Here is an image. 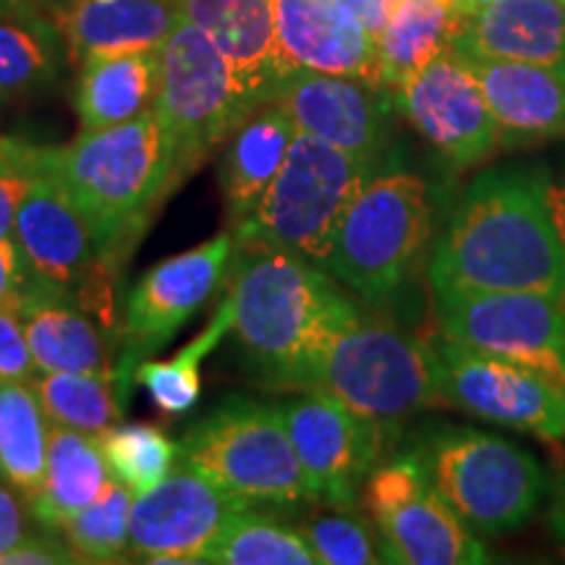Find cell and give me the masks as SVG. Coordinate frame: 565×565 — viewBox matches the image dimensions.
<instances>
[{
	"label": "cell",
	"mask_w": 565,
	"mask_h": 565,
	"mask_svg": "<svg viewBox=\"0 0 565 565\" xmlns=\"http://www.w3.org/2000/svg\"><path fill=\"white\" fill-rule=\"evenodd\" d=\"M97 440L110 475L134 494L152 490L173 471L175 445L152 424H113Z\"/></svg>",
	"instance_id": "obj_34"
},
{
	"label": "cell",
	"mask_w": 565,
	"mask_h": 565,
	"mask_svg": "<svg viewBox=\"0 0 565 565\" xmlns=\"http://www.w3.org/2000/svg\"><path fill=\"white\" fill-rule=\"evenodd\" d=\"M223 53L249 110L270 105L288 76L278 45V0H171Z\"/></svg>",
	"instance_id": "obj_19"
},
{
	"label": "cell",
	"mask_w": 565,
	"mask_h": 565,
	"mask_svg": "<svg viewBox=\"0 0 565 565\" xmlns=\"http://www.w3.org/2000/svg\"><path fill=\"white\" fill-rule=\"evenodd\" d=\"M278 408L317 503L351 508L383 454V429L320 391Z\"/></svg>",
	"instance_id": "obj_15"
},
{
	"label": "cell",
	"mask_w": 565,
	"mask_h": 565,
	"mask_svg": "<svg viewBox=\"0 0 565 565\" xmlns=\"http://www.w3.org/2000/svg\"><path fill=\"white\" fill-rule=\"evenodd\" d=\"M547 526L555 540L565 547V477L561 479V484H557L553 503L547 508Z\"/></svg>",
	"instance_id": "obj_45"
},
{
	"label": "cell",
	"mask_w": 565,
	"mask_h": 565,
	"mask_svg": "<svg viewBox=\"0 0 565 565\" xmlns=\"http://www.w3.org/2000/svg\"><path fill=\"white\" fill-rule=\"evenodd\" d=\"M490 105L503 150L565 139V76L532 63L461 53Z\"/></svg>",
	"instance_id": "obj_22"
},
{
	"label": "cell",
	"mask_w": 565,
	"mask_h": 565,
	"mask_svg": "<svg viewBox=\"0 0 565 565\" xmlns=\"http://www.w3.org/2000/svg\"><path fill=\"white\" fill-rule=\"evenodd\" d=\"M110 477L95 435L51 424L45 484L32 500V511L42 524L63 526L103 492Z\"/></svg>",
	"instance_id": "obj_28"
},
{
	"label": "cell",
	"mask_w": 565,
	"mask_h": 565,
	"mask_svg": "<svg viewBox=\"0 0 565 565\" xmlns=\"http://www.w3.org/2000/svg\"><path fill=\"white\" fill-rule=\"evenodd\" d=\"M217 565H320L301 529L273 515L238 511L204 557Z\"/></svg>",
	"instance_id": "obj_32"
},
{
	"label": "cell",
	"mask_w": 565,
	"mask_h": 565,
	"mask_svg": "<svg viewBox=\"0 0 565 565\" xmlns=\"http://www.w3.org/2000/svg\"><path fill=\"white\" fill-rule=\"evenodd\" d=\"M233 330V301L225 296V301L217 309L215 320L207 324L202 335H196L186 349H181L175 356L166 359V362H141L137 364V383L152 395L154 406L160 412L179 416L192 412L200 401L202 380L200 366L207 353L223 341V335Z\"/></svg>",
	"instance_id": "obj_33"
},
{
	"label": "cell",
	"mask_w": 565,
	"mask_h": 565,
	"mask_svg": "<svg viewBox=\"0 0 565 565\" xmlns=\"http://www.w3.org/2000/svg\"><path fill=\"white\" fill-rule=\"evenodd\" d=\"M160 87L158 51L105 53L82 61L76 113L82 131L108 129L154 108Z\"/></svg>",
	"instance_id": "obj_24"
},
{
	"label": "cell",
	"mask_w": 565,
	"mask_h": 565,
	"mask_svg": "<svg viewBox=\"0 0 565 565\" xmlns=\"http://www.w3.org/2000/svg\"><path fill=\"white\" fill-rule=\"evenodd\" d=\"M233 246L236 238L221 233L141 275L126 301L124 324L134 359L162 349L181 324L207 303L228 270Z\"/></svg>",
	"instance_id": "obj_18"
},
{
	"label": "cell",
	"mask_w": 565,
	"mask_h": 565,
	"mask_svg": "<svg viewBox=\"0 0 565 565\" xmlns=\"http://www.w3.org/2000/svg\"><path fill=\"white\" fill-rule=\"evenodd\" d=\"M181 24L171 0H71L58 26L71 58L158 51Z\"/></svg>",
	"instance_id": "obj_23"
},
{
	"label": "cell",
	"mask_w": 565,
	"mask_h": 565,
	"mask_svg": "<svg viewBox=\"0 0 565 565\" xmlns=\"http://www.w3.org/2000/svg\"><path fill=\"white\" fill-rule=\"evenodd\" d=\"M456 51L565 76V0H466Z\"/></svg>",
	"instance_id": "obj_21"
},
{
	"label": "cell",
	"mask_w": 565,
	"mask_h": 565,
	"mask_svg": "<svg viewBox=\"0 0 565 565\" xmlns=\"http://www.w3.org/2000/svg\"><path fill=\"white\" fill-rule=\"evenodd\" d=\"M47 422L58 427L103 435L124 416L118 401V372H40L32 380Z\"/></svg>",
	"instance_id": "obj_30"
},
{
	"label": "cell",
	"mask_w": 565,
	"mask_h": 565,
	"mask_svg": "<svg viewBox=\"0 0 565 565\" xmlns=\"http://www.w3.org/2000/svg\"><path fill=\"white\" fill-rule=\"evenodd\" d=\"M34 370L19 307H0V383H32Z\"/></svg>",
	"instance_id": "obj_37"
},
{
	"label": "cell",
	"mask_w": 565,
	"mask_h": 565,
	"mask_svg": "<svg viewBox=\"0 0 565 565\" xmlns=\"http://www.w3.org/2000/svg\"><path fill=\"white\" fill-rule=\"evenodd\" d=\"M19 9H26L24 0H0V17H3V13L19 11Z\"/></svg>",
	"instance_id": "obj_46"
},
{
	"label": "cell",
	"mask_w": 565,
	"mask_h": 565,
	"mask_svg": "<svg viewBox=\"0 0 565 565\" xmlns=\"http://www.w3.org/2000/svg\"><path fill=\"white\" fill-rule=\"evenodd\" d=\"M47 422L32 383H0V477L26 500L45 484Z\"/></svg>",
	"instance_id": "obj_29"
},
{
	"label": "cell",
	"mask_w": 565,
	"mask_h": 565,
	"mask_svg": "<svg viewBox=\"0 0 565 565\" xmlns=\"http://www.w3.org/2000/svg\"><path fill=\"white\" fill-rule=\"evenodd\" d=\"M456 3H466V0H456Z\"/></svg>",
	"instance_id": "obj_47"
},
{
	"label": "cell",
	"mask_w": 565,
	"mask_h": 565,
	"mask_svg": "<svg viewBox=\"0 0 565 565\" xmlns=\"http://www.w3.org/2000/svg\"><path fill=\"white\" fill-rule=\"evenodd\" d=\"M437 328L450 341L511 359L565 391V299L540 291L435 294Z\"/></svg>",
	"instance_id": "obj_11"
},
{
	"label": "cell",
	"mask_w": 565,
	"mask_h": 565,
	"mask_svg": "<svg viewBox=\"0 0 565 565\" xmlns=\"http://www.w3.org/2000/svg\"><path fill=\"white\" fill-rule=\"evenodd\" d=\"M34 147L24 145L19 139H9L0 137V168H19V166H30Z\"/></svg>",
	"instance_id": "obj_44"
},
{
	"label": "cell",
	"mask_w": 565,
	"mask_h": 565,
	"mask_svg": "<svg viewBox=\"0 0 565 565\" xmlns=\"http://www.w3.org/2000/svg\"><path fill=\"white\" fill-rule=\"evenodd\" d=\"M152 110L171 139L179 181L252 116L228 61L189 21H181L160 45V87Z\"/></svg>",
	"instance_id": "obj_9"
},
{
	"label": "cell",
	"mask_w": 565,
	"mask_h": 565,
	"mask_svg": "<svg viewBox=\"0 0 565 565\" xmlns=\"http://www.w3.org/2000/svg\"><path fill=\"white\" fill-rule=\"evenodd\" d=\"M364 503L380 534L385 563L479 565L490 563L482 536L435 490L419 456L374 466L364 482Z\"/></svg>",
	"instance_id": "obj_10"
},
{
	"label": "cell",
	"mask_w": 565,
	"mask_h": 565,
	"mask_svg": "<svg viewBox=\"0 0 565 565\" xmlns=\"http://www.w3.org/2000/svg\"><path fill=\"white\" fill-rule=\"evenodd\" d=\"M26 536L24 511L6 484H0V557Z\"/></svg>",
	"instance_id": "obj_41"
},
{
	"label": "cell",
	"mask_w": 565,
	"mask_h": 565,
	"mask_svg": "<svg viewBox=\"0 0 565 565\" xmlns=\"http://www.w3.org/2000/svg\"><path fill=\"white\" fill-rule=\"evenodd\" d=\"M32 160L63 183L105 259L139 236L152 210L179 183L171 139L154 110L82 131L71 145L34 147Z\"/></svg>",
	"instance_id": "obj_3"
},
{
	"label": "cell",
	"mask_w": 565,
	"mask_h": 565,
	"mask_svg": "<svg viewBox=\"0 0 565 565\" xmlns=\"http://www.w3.org/2000/svg\"><path fill=\"white\" fill-rule=\"evenodd\" d=\"M34 158V152H32ZM17 244L38 286L76 299L105 263L87 217L58 179L30 160V186L17 215Z\"/></svg>",
	"instance_id": "obj_17"
},
{
	"label": "cell",
	"mask_w": 565,
	"mask_h": 565,
	"mask_svg": "<svg viewBox=\"0 0 565 565\" xmlns=\"http://www.w3.org/2000/svg\"><path fill=\"white\" fill-rule=\"evenodd\" d=\"M296 137V124L278 103L263 105L233 131L223 158V192L233 225L252 215L280 173Z\"/></svg>",
	"instance_id": "obj_25"
},
{
	"label": "cell",
	"mask_w": 565,
	"mask_h": 565,
	"mask_svg": "<svg viewBox=\"0 0 565 565\" xmlns=\"http://www.w3.org/2000/svg\"><path fill=\"white\" fill-rule=\"evenodd\" d=\"M278 45L288 74L320 71L383 84L377 42L343 0H278Z\"/></svg>",
	"instance_id": "obj_20"
},
{
	"label": "cell",
	"mask_w": 565,
	"mask_h": 565,
	"mask_svg": "<svg viewBox=\"0 0 565 565\" xmlns=\"http://www.w3.org/2000/svg\"><path fill=\"white\" fill-rule=\"evenodd\" d=\"M303 540L315 550L320 565H372L385 563L380 534L372 532L362 515L349 508H338V513H324L309 521L301 529Z\"/></svg>",
	"instance_id": "obj_36"
},
{
	"label": "cell",
	"mask_w": 565,
	"mask_h": 565,
	"mask_svg": "<svg viewBox=\"0 0 565 565\" xmlns=\"http://www.w3.org/2000/svg\"><path fill=\"white\" fill-rule=\"evenodd\" d=\"M343 3L349 6L353 17L359 19V24L370 32V38L377 42L398 0H343Z\"/></svg>",
	"instance_id": "obj_42"
},
{
	"label": "cell",
	"mask_w": 565,
	"mask_h": 565,
	"mask_svg": "<svg viewBox=\"0 0 565 565\" xmlns=\"http://www.w3.org/2000/svg\"><path fill=\"white\" fill-rule=\"evenodd\" d=\"M228 296L233 333L275 391H309L324 343L353 307L324 267L286 249H246Z\"/></svg>",
	"instance_id": "obj_2"
},
{
	"label": "cell",
	"mask_w": 565,
	"mask_h": 565,
	"mask_svg": "<svg viewBox=\"0 0 565 565\" xmlns=\"http://www.w3.org/2000/svg\"><path fill=\"white\" fill-rule=\"evenodd\" d=\"M550 207H553V221L561 238L563 257H565V168L550 179Z\"/></svg>",
	"instance_id": "obj_43"
},
{
	"label": "cell",
	"mask_w": 565,
	"mask_h": 565,
	"mask_svg": "<svg viewBox=\"0 0 565 565\" xmlns=\"http://www.w3.org/2000/svg\"><path fill=\"white\" fill-rule=\"evenodd\" d=\"M429 236L427 183L380 166L345 207L322 267L366 303H387L412 280Z\"/></svg>",
	"instance_id": "obj_5"
},
{
	"label": "cell",
	"mask_w": 565,
	"mask_h": 565,
	"mask_svg": "<svg viewBox=\"0 0 565 565\" xmlns=\"http://www.w3.org/2000/svg\"><path fill=\"white\" fill-rule=\"evenodd\" d=\"M21 322L38 372H103L108 349L103 335L68 296L32 282L21 299Z\"/></svg>",
	"instance_id": "obj_26"
},
{
	"label": "cell",
	"mask_w": 565,
	"mask_h": 565,
	"mask_svg": "<svg viewBox=\"0 0 565 565\" xmlns=\"http://www.w3.org/2000/svg\"><path fill=\"white\" fill-rule=\"evenodd\" d=\"M0 100H3V95H0Z\"/></svg>",
	"instance_id": "obj_48"
},
{
	"label": "cell",
	"mask_w": 565,
	"mask_h": 565,
	"mask_svg": "<svg viewBox=\"0 0 565 565\" xmlns=\"http://www.w3.org/2000/svg\"><path fill=\"white\" fill-rule=\"evenodd\" d=\"M296 129L356 158L383 162L393 131V92L356 76L294 71L275 100Z\"/></svg>",
	"instance_id": "obj_16"
},
{
	"label": "cell",
	"mask_w": 565,
	"mask_h": 565,
	"mask_svg": "<svg viewBox=\"0 0 565 565\" xmlns=\"http://www.w3.org/2000/svg\"><path fill=\"white\" fill-rule=\"evenodd\" d=\"M84 563L74 547L61 545L51 536H24L17 547L0 557V565H66Z\"/></svg>",
	"instance_id": "obj_39"
},
{
	"label": "cell",
	"mask_w": 565,
	"mask_h": 565,
	"mask_svg": "<svg viewBox=\"0 0 565 565\" xmlns=\"http://www.w3.org/2000/svg\"><path fill=\"white\" fill-rule=\"evenodd\" d=\"M32 282V273L17 238H0V307H21V299Z\"/></svg>",
	"instance_id": "obj_38"
},
{
	"label": "cell",
	"mask_w": 565,
	"mask_h": 565,
	"mask_svg": "<svg viewBox=\"0 0 565 565\" xmlns=\"http://www.w3.org/2000/svg\"><path fill=\"white\" fill-rule=\"evenodd\" d=\"M416 456L435 490L479 536L519 532L545 498L547 477L536 456L500 435L443 427Z\"/></svg>",
	"instance_id": "obj_7"
},
{
	"label": "cell",
	"mask_w": 565,
	"mask_h": 565,
	"mask_svg": "<svg viewBox=\"0 0 565 565\" xmlns=\"http://www.w3.org/2000/svg\"><path fill=\"white\" fill-rule=\"evenodd\" d=\"M61 68V34L30 9L0 17V95L51 84Z\"/></svg>",
	"instance_id": "obj_31"
},
{
	"label": "cell",
	"mask_w": 565,
	"mask_h": 565,
	"mask_svg": "<svg viewBox=\"0 0 565 565\" xmlns=\"http://www.w3.org/2000/svg\"><path fill=\"white\" fill-rule=\"evenodd\" d=\"M380 166L383 162L356 158L296 129L273 186L236 225V244L244 249H286L322 267L345 207Z\"/></svg>",
	"instance_id": "obj_6"
},
{
	"label": "cell",
	"mask_w": 565,
	"mask_h": 565,
	"mask_svg": "<svg viewBox=\"0 0 565 565\" xmlns=\"http://www.w3.org/2000/svg\"><path fill=\"white\" fill-rule=\"evenodd\" d=\"M238 511H246L242 500L183 463L152 490L134 494L129 553L145 563H204Z\"/></svg>",
	"instance_id": "obj_14"
},
{
	"label": "cell",
	"mask_w": 565,
	"mask_h": 565,
	"mask_svg": "<svg viewBox=\"0 0 565 565\" xmlns=\"http://www.w3.org/2000/svg\"><path fill=\"white\" fill-rule=\"evenodd\" d=\"M309 391L333 395L383 433L424 408L445 406L429 341L377 320L359 303L330 333Z\"/></svg>",
	"instance_id": "obj_4"
},
{
	"label": "cell",
	"mask_w": 565,
	"mask_h": 565,
	"mask_svg": "<svg viewBox=\"0 0 565 565\" xmlns=\"http://www.w3.org/2000/svg\"><path fill=\"white\" fill-rule=\"evenodd\" d=\"M131 503L134 492L110 477L103 492L61 526L84 563H113L129 553Z\"/></svg>",
	"instance_id": "obj_35"
},
{
	"label": "cell",
	"mask_w": 565,
	"mask_h": 565,
	"mask_svg": "<svg viewBox=\"0 0 565 565\" xmlns=\"http://www.w3.org/2000/svg\"><path fill=\"white\" fill-rule=\"evenodd\" d=\"M30 186V166L0 168V238H17V215Z\"/></svg>",
	"instance_id": "obj_40"
},
{
	"label": "cell",
	"mask_w": 565,
	"mask_h": 565,
	"mask_svg": "<svg viewBox=\"0 0 565 565\" xmlns=\"http://www.w3.org/2000/svg\"><path fill=\"white\" fill-rule=\"evenodd\" d=\"M429 349L445 406L540 440L565 443V391L545 374L443 333L429 341Z\"/></svg>",
	"instance_id": "obj_12"
},
{
	"label": "cell",
	"mask_w": 565,
	"mask_h": 565,
	"mask_svg": "<svg viewBox=\"0 0 565 565\" xmlns=\"http://www.w3.org/2000/svg\"><path fill=\"white\" fill-rule=\"evenodd\" d=\"M550 179L540 162L479 173L429 257L433 291H540L565 299Z\"/></svg>",
	"instance_id": "obj_1"
},
{
	"label": "cell",
	"mask_w": 565,
	"mask_h": 565,
	"mask_svg": "<svg viewBox=\"0 0 565 565\" xmlns=\"http://www.w3.org/2000/svg\"><path fill=\"white\" fill-rule=\"evenodd\" d=\"M181 454L246 508L317 503L278 406L228 401L186 435Z\"/></svg>",
	"instance_id": "obj_8"
},
{
	"label": "cell",
	"mask_w": 565,
	"mask_h": 565,
	"mask_svg": "<svg viewBox=\"0 0 565 565\" xmlns=\"http://www.w3.org/2000/svg\"><path fill=\"white\" fill-rule=\"evenodd\" d=\"M461 19L456 0H398L377 38L380 79L385 87L398 89L416 71L454 51Z\"/></svg>",
	"instance_id": "obj_27"
},
{
	"label": "cell",
	"mask_w": 565,
	"mask_h": 565,
	"mask_svg": "<svg viewBox=\"0 0 565 565\" xmlns=\"http://www.w3.org/2000/svg\"><path fill=\"white\" fill-rule=\"evenodd\" d=\"M393 100L416 134L458 171L503 150L482 84L456 47L393 89Z\"/></svg>",
	"instance_id": "obj_13"
}]
</instances>
